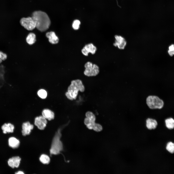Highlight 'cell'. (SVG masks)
Wrapping results in <instances>:
<instances>
[{"instance_id":"7c38bea8","label":"cell","mask_w":174,"mask_h":174,"mask_svg":"<svg viewBox=\"0 0 174 174\" xmlns=\"http://www.w3.org/2000/svg\"><path fill=\"white\" fill-rule=\"evenodd\" d=\"M21 160V159L19 156H14L9 158L7 163L8 165L11 167L18 168L19 166Z\"/></svg>"},{"instance_id":"8fae6325","label":"cell","mask_w":174,"mask_h":174,"mask_svg":"<svg viewBox=\"0 0 174 174\" xmlns=\"http://www.w3.org/2000/svg\"><path fill=\"white\" fill-rule=\"evenodd\" d=\"M34 127V125L29 121L23 122L22 124V135L25 136L29 135Z\"/></svg>"},{"instance_id":"5bb4252c","label":"cell","mask_w":174,"mask_h":174,"mask_svg":"<svg viewBox=\"0 0 174 174\" xmlns=\"http://www.w3.org/2000/svg\"><path fill=\"white\" fill-rule=\"evenodd\" d=\"M46 36L49 39V41L50 43L55 44L58 42V38L54 32H48L46 34Z\"/></svg>"},{"instance_id":"30bf717a","label":"cell","mask_w":174,"mask_h":174,"mask_svg":"<svg viewBox=\"0 0 174 174\" xmlns=\"http://www.w3.org/2000/svg\"><path fill=\"white\" fill-rule=\"evenodd\" d=\"M47 121L42 116L36 117L35 119L34 124L38 128L41 130H44L46 126Z\"/></svg>"},{"instance_id":"7402d4cb","label":"cell","mask_w":174,"mask_h":174,"mask_svg":"<svg viewBox=\"0 0 174 174\" xmlns=\"http://www.w3.org/2000/svg\"><path fill=\"white\" fill-rule=\"evenodd\" d=\"M167 150L171 153H173L174 152V144L172 142L168 143L167 145Z\"/></svg>"},{"instance_id":"cb8c5ba5","label":"cell","mask_w":174,"mask_h":174,"mask_svg":"<svg viewBox=\"0 0 174 174\" xmlns=\"http://www.w3.org/2000/svg\"><path fill=\"white\" fill-rule=\"evenodd\" d=\"M92 129L97 132H99L102 131V126L100 124L95 123L94 126Z\"/></svg>"},{"instance_id":"4fadbf2b","label":"cell","mask_w":174,"mask_h":174,"mask_svg":"<svg viewBox=\"0 0 174 174\" xmlns=\"http://www.w3.org/2000/svg\"><path fill=\"white\" fill-rule=\"evenodd\" d=\"M14 128V124L10 122L5 123L1 126V129L4 134L13 132Z\"/></svg>"},{"instance_id":"9c48e42d","label":"cell","mask_w":174,"mask_h":174,"mask_svg":"<svg viewBox=\"0 0 174 174\" xmlns=\"http://www.w3.org/2000/svg\"><path fill=\"white\" fill-rule=\"evenodd\" d=\"M115 40L113 43L114 46L121 50L123 49L127 44L125 39L120 36L116 35L114 36Z\"/></svg>"},{"instance_id":"d4e9b609","label":"cell","mask_w":174,"mask_h":174,"mask_svg":"<svg viewBox=\"0 0 174 174\" xmlns=\"http://www.w3.org/2000/svg\"><path fill=\"white\" fill-rule=\"evenodd\" d=\"M7 55L6 54L0 51V64L2 61L5 60L7 58Z\"/></svg>"},{"instance_id":"d6986e66","label":"cell","mask_w":174,"mask_h":174,"mask_svg":"<svg viewBox=\"0 0 174 174\" xmlns=\"http://www.w3.org/2000/svg\"><path fill=\"white\" fill-rule=\"evenodd\" d=\"M40 161L44 164H48L50 162V158L47 155L45 154H42L41 155L40 158Z\"/></svg>"},{"instance_id":"9a60e30c","label":"cell","mask_w":174,"mask_h":174,"mask_svg":"<svg viewBox=\"0 0 174 174\" xmlns=\"http://www.w3.org/2000/svg\"><path fill=\"white\" fill-rule=\"evenodd\" d=\"M42 115L44 118L49 121L54 118V112L49 109H45L43 110L42 112Z\"/></svg>"},{"instance_id":"484cf974","label":"cell","mask_w":174,"mask_h":174,"mask_svg":"<svg viewBox=\"0 0 174 174\" xmlns=\"http://www.w3.org/2000/svg\"><path fill=\"white\" fill-rule=\"evenodd\" d=\"M168 52L169 55L171 56H173L174 54V44H172L169 47Z\"/></svg>"},{"instance_id":"603a6c76","label":"cell","mask_w":174,"mask_h":174,"mask_svg":"<svg viewBox=\"0 0 174 174\" xmlns=\"http://www.w3.org/2000/svg\"><path fill=\"white\" fill-rule=\"evenodd\" d=\"M80 24V21L78 20H75L73 22L72 24L73 29L75 30L78 29Z\"/></svg>"},{"instance_id":"4316f807","label":"cell","mask_w":174,"mask_h":174,"mask_svg":"<svg viewBox=\"0 0 174 174\" xmlns=\"http://www.w3.org/2000/svg\"><path fill=\"white\" fill-rule=\"evenodd\" d=\"M16 174H24V172L21 171H19L15 173Z\"/></svg>"},{"instance_id":"2e32d148","label":"cell","mask_w":174,"mask_h":174,"mask_svg":"<svg viewBox=\"0 0 174 174\" xmlns=\"http://www.w3.org/2000/svg\"><path fill=\"white\" fill-rule=\"evenodd\" d=\"M8 144L10 147L13 148H17L19 146L20 141L16 138L12 137L8 139Z\"/></svg>"},{"instance_id":"3957f363","label":"cell","mask_w":174,"mask_h":174,"mask_svg":"<svg viewBox=\"0 0 174 174\" xmlns=\"http://www.w3.org/2000/svg\"><path fill=\"white\" fill-rule=\"evenodd\" d=\"M62 128H59L56 132L53 139L50 149L51 155H57L60 154L63 149V143L61 140L62 136Z\"/></svg>"},{"instance_id":"5b68a950","label":"cell","mask_w":174,"mask_h":174,"mask_svg":"<svg viewBox=\"0 0 174 174\" xmlns=\"http://www.w3.org/2000/svg\"><path fill=\"white\" fill-rule=\"evenodd\" d=\"M85 69L84 74L88 77L94 76L97 75L99 72V68L98 66L91 62L88 61L84 65Z\"/></svg>"},{"instance_id":"8992f818","label":"cell","mask_w":174,"mask_h":174,"mask_svg":"<svg viewBox=\"0 0 174 174\" xmlns=\"http://www.w3.org/2000/svg\"><path fill=\"white\" fill-rule=\"evenodd\" d=\"M21 25L28 31L32 30L36 27V21L34 16L21 18L20 21Z\"/></svg>"},{"instance_id":"7a4b0ae2","label":"cell","mask_w":174,"mask_h":174,"mask_svg":"<svg viewBox=\"0 0 174 174\" xmlns=\"http://www.w3.org/2000/svg\"><path fill=\"white\" fill-rule=\"evenodd\" d=\"M85 90V87L81 80H73L71 81V84L68 87L67 91L65 95L68 99L72 100L76 99L79 91L82 92Z\"/></svg>"},{"instance_id":"ba28073f","label":"cell","mask_w":174,"mask_h":174,"mask_svg":"<svg viewBox=\"0 0 174 174\" xmlns=\"http://www.w3.org/2000/svg\"><path fill=\"white\" fill-rule=\"evenodd\" d=\"M97 50L96 47L92 43L85 45L81 50L82 53L84 56H87L89 53L92 54L95 53Z\"/></svg>"},{"instance_id":"277c9868","label":"cell","mask_w":174,"mask_h":174,"mask_svg":"<svg viewBox=\"0 0 174 174\" xmlns=\"http://www.w3.org/2000/svg\"><path fill=\"white\" fill-rule=\"evenodd\" d=\"M147 106L151 109H160L163 106V101L158 97L154 95H150L146 99Z\"/></svg>"},{"instance_id":"44dd1931","label":"cell","mask_w":174,"mask_h":174,"mask_svg":"<svg viewBox=\"0 0 174 174\" xmlns=\"http://www.w3.org/2000/svg\"><path fill=\"white\" fill-rule=\"evenodd\" d=\"M37 94L40 98L44 99L46 98L47 96L46 91L44 89H41L37 92Z\"/></svg>"},{"instance_id":"6da1fadb","label":"cell","mask_w":174,"mask_h":174,"mask_svg":"<svg viewBox=\"0 0 174 174\" xmlns=\"http://www.w3.org/2000/svg\"><path fill=\"white\" fill-rule=\"evenodd\" d=\"M32 16L36 19V27L39 30L44 32L48 29L51 21L46 13L40 11H36L33 13Z\"/></svg>"},{"instance_id":"ac0fdd59","label":"cell","mask_w":174,"mask_h":174,"mask_svg":"<svg viewBox=\"0 0 174 174\" xmlns=\"http://www.w3.org/2000/svg\"><path fill=\"white\" fill-rule=\"evenodd\" d=\"M36 36L35 34L32 32L29 33L26 38V41L29 45H31L34 44L36 41Z\"/></svg>"},{"instance_id":"e0dca14e","label":"cell","mask_w":174,"mask_h":174,"mask_svg":"<svg viewBox=\"0 0 174 174\" xmlns=\"http://www.w3.org/2000/svg\"><path fill=\"white\" fill-rule=\"evenodd\" d=\"M146 126L149 129L152 130L155 129L157 125V121L154 119L148 118L146 121Z\"/></svg>"},{"instance_id":"ffe728a7","label":"cell","mask_w":174,"mask_h":174,"mask_svg":"<svg viewBox=\"0 0 174 174\" xmlns=\"http://www.w3.org/2000/svg\"><path fill=\"white\" fill-rule=\"evenodd\" d=\"M165 123L166 127L168 129H172L174 127V120L172 118H169L166 119Z\"/></svg>"},{"instance_id":"52a82bcc","label":"cell","mask_w":174,"mask_h":174,"mask_svg":"<svg viewBox=\"0 0 174 174\" xmlns=\"http://www.w3.org/2000/svg\"><path fill=\"white\" fill-rule=\"evenodd\" d=\"M86 117L84 120V123L87 128L89 129H92L94 126L95 123L96 117L92 112L88 111L85 113Z\"/></svg>"}]
</instances>
